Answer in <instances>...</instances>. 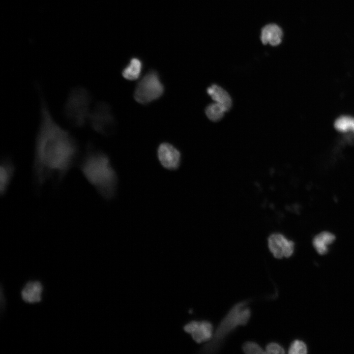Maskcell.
<instances>
[{"mask_svg": "<svg viewBox=\"0 0 354 354\" xmlns=\"http://www.w3.org/2000/svg\"><path fill=\"white\" fill-rule=\"evenodd\" d=\"M79 152L76 139L55 121L42 99L32 169L37 188L51 180L61 182L76 164Z\"/></svg>", "mask_w": 354, "mask_h": 354, "instance_id": "cell-1", "label": "cell"}, {"mask_svg": "<svg viewBox=\"0 0 354 354\" xmlns=\"http://www.w3.org/2000/svg\"><path fill=\"white\" fill-rule=\"evenodd\" d=\"M78 165L84 177L103 199L109 201L114 198L118 178L105 153L95 149L90 144Z\"/></svg>", "mask_w": 354, "mask_h": 354, "instance_id": "cell-2", "label": "cell"}, {"mask_svg": "<svg viewBox=\"0 0 354 354\" xmlns=\"http://www.w3.org/2000/svg\"><path fill=\"white\" fill-rule=\"evenodd\" d=\"M249 301L243 300L235 304L218 324L211 339L201 349L202 353H213L219 349L224 339L239 325L247 324L251 311Z\"/></svg>", "mask_w": 354, "mask_h": 354, "instance_id": "cell-3", "label": "cell"}, {"mask_svg": "<svg viewBox=\"0 0 354 354\" xmlns=\"http://www.w3.org/2000/svg\"><path fill=\"white\" fill-rule=\"evenodd\" d=\"M91 98L88 90L82 87L69 92L64 108L67 120L73 126L80 127L88 121L91 111Z\"/></svg>", "mask_w": 354, "mask_h": 354, "instance_id": "cell-4", "label": "cell"}, {"mask_svg": "<svg viewBox=\"0 0 354 354\" xmlns=\"http://www.w3.org/2000/svg\"><path fill=\"white\" fill-rule=\"evenodd\" d=\"M164 87L158 73L153 70L147 72L139 81L134 92L135 100L146 105L159 98Z\"/></svg>", "mask_w": 354, "mask_h": 354, "instance_id": "cell-5", "label": "cell"}, {"mask_svg": "<svg viewBox=\"0 0 354 354\" xmlns=\"http://www.w3.org/2000/svg\"><path fill=\"white\" fill-rule=\"evenodd\" d=\"M88 121L94 130L104 135L112 134L116 126L110 107L104 102L97 103L91 108Z\"/></svg>", "mask_w": 354, "mask_h": 354, "instance_id": "cell-6", "label": "cell"}, {"mask_svg": "<svg viewBox=\"0 0 354 354\" xmlns=\"http://www.w3.org/2000/svg\"><path fill=\"white\" fill-rule=\"evenodd\" d=\"M157 157L161 165L169 170H176L180 166L181 153L170 143H162L157 148Z\"/></svg>", "mask_w": 354, "mask_h": 354, "instance_id": "cell-7", "label": "cell"}, {"mask_svg": "<svg viewBox=\"0 0 354 354\" xmlns=\"http://www.w3.org/2000/svg\"><path fill=\"white\" fill-rule=\"evenodd\" d=\"M270 251L277 259L289 258L294 253L295 243L281 234H271L268 238Z\"/></svg>", "mask_w": 354, "mask_h": 354, "instance_id": "cell-8", "label": "cell"}, {"mask_svg": "<svg viewBox=\"0 0 354 354\" xmlns=\"http://www.w3.org/2000/svg\"><path fill=\"white\" fill-rule=\"evenodd\" d=\"M184 330L198 343L210 341L213 334L212 325L206 321H193L184 326Z\"/></svg>", "mask_w": 354, "mask_h": 354, "instance_id": "cell-9", "label": "cell"}, {"mask_svg": "<svg viewBox=\"0 0 354 354\" xmlns=\"http://www.w3.org/2000/svg\"><path fill=\"white\" fill-rule=\"evenodd\" d=\"M16 172V166L11 158H3L0 164V195L4 196L11 184Z\"/></svg>", "mask_w": 354, "mask_h": 354, "instance_id": "cell-10", "label": "cell"}, {"mask_svg": "<svg viewBox=\"0 0 354 354\" xmlns=\"http://www.w3.org/2000/svg\"><path fill=\"white\" fill-rule=\"evenodd\" d=\"M43 290V286L39 281H29L21 291L22 298L27 303L39 302L42 299Z\"/></svg>", "mask_w": 354, "mask_h": 354, "instance_id": "cell-11", "label": "cell"}, {"mask_svg": "<svg viewBox=\"0 0 354 354\" xmlns=\"http://www.w3.org/2000/svg\"><path fill=\"white\" fill-rule=\"evenodd\" d=\"M283 31L282 29L275 24H270L265 26L262 30L261 40L262 43L266 45L275 46L282 41Z\"/></svg>", "mask_w": 354, "mask_h": 354, "instance_id": "cell-12", "label": "cell"}, {"mask_svg": "<svg viewBox=\"0 0 354 354\" xmlns=\"http://www.w3.org/2000/svg\"><path fill=\"white\" fill-rule=\"evenodd\" d=\"M207 92L215 102L218 103L223 108L225 112L230 110L232 101L226 90L217 85H212L207 88Z\"/></svg>", "mask_w": 354, "mask_h": 354, "instance_id": "cell-13", "label": "cell"}, {"mask_svg": "<svg viewBox=\"0 0 354 354\" xmlns=\"http://www.w3.org/2000/svg\"><path fill=\"white\" fill-rule=\"evenodd\" d=\"M335 239V236L329 232H323L316 235L313 239V245L320 255L326 254L328 251V245L332 243Z\"/></svg>", "mask_w": 354, "mask_h": 354, "instance_id": "cell-14", "label": "cell"}, {"mask_svg": "<svg viewBox=\"0 0 354 354\" xmlns=\"http://www.w3.org/2000/svg\"><path fill=\"white\" fill-rule=\"evenodd\" d=\"M143 63L137 58H132L128 64L123 69L122 75L125 79L133 81L138 79L142 73Z\"/></svg>", "mask_w": 354, "mask_h": 354, "instance_id": "cell-15", "label": "cell"}, {"mask_svg": "<svg viewBox=\"0 0 354 354\" xmlns=\"http://www.w3.org/2000/svg\"><path fill=\"white\" fill-rule=\"evenodd\" d=\"M225 112L223 108L216 102L210 104L205 109V113L207 118L214 122L221 119Z\"/></svg>", "mask_w": 354, "mask_h": 354, "instance_id": "cell-16", "label": "cell"}, {"mask_svg": "<svg viewBox=\"0 0 354 354\" xmlns=\"http://www.w3.org/2000/svg\"><path fill=\"white\" fill-rule=\"evenodd\" d=\"M334 126L340 132H354V118L350 116H342L335 121Z\"/></svg>", "mask_w": 354, "mask_h": 354, "instance_id": "cell-17", "label": "cell"}, {"mask_svg": "<svg viewBox=\"0 0 354 354\" xmlns=\"http://www.w3.org/2000/svg\"><path fill=\"white\" fill-rule=\"evenodd\" d=\"M242 350L247 354H266L258 344L254 342H245L242 346Z\"/></svg>", "mask_w": 354, "mask_h": 354, "instance_id": "cell-18", "label": "cell"}, {"mask_svg": "<svg viewBox=\"0 0 354 354\" xmlns=\"http://www.w3.org/2000/svg\"><path fill=\"white\" fill-rule=\"evenodd\" d=\"M307 352V348L305 343L298 340H295L291 344L289 349L290 354H305Z\"/></svg>", "mask_w": 354, "mask_h": 354, "instance_id": "cell-19", "label": "cell"}, {"mask_svg": "<svg viewBox=\"0 0 354 354\" xmlns=\"http://www.w3.org/2000/svg\"><path fill=\"white\" fill-rule=\"evenodd\" d=\"M266 352L267 354H282L285 353V351L279 344L271 342L266 346Z\"/></svg>", "mask_w": 354, "mask_h": 354, "instance_id": "cell-20", "label": "cell"}]
</instances>
